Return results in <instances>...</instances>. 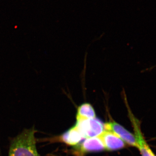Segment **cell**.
I'll return each mask as SVG.
<instances>
[{
    "mask_svg": "<svg viewBox=\"0 0 156 156\" xmlns=\"http://www.w3.org/2000/svg\"><path fill=\"white\" fill-rule=\"evenodd\" d=\"M37 131L33 126L25 129L19 135L11 139L9 156H41L36 147L35 134Z\"/></svg>",
    "mask_w": 156,
    "mask_h": 156,
    "instance_id": "obj_1",
    "label": "cell"
},
{
    "mask_svg": "<svg viewBox=\"0 0 156 156\" xmlns=\"http://www.w3.org/2000/svg\"><path fill=\"white\" fill-rule=\"evenodd\" d=\"M128 110V116L134 129L137 147L141 156H156L144 138L140 128V122L132 113L127 100H125Z\"/></svg>",
    "mask_w": 156,
    "mask_h": 156,
    "instance_id": "obj_2",
    "label": "cell"
},
{
    "mask_svg": "<svg viewBox=\"0 0 156 156\" xmlns=\"http://www.w3.org/2000/svg\"><path fill=\"white\" fill-rule=\"evenodd\" d=\"M75 126L84 138L100 136L105 131L104 124L96 117L89 119L76 121Z\"/></svg>",
    "mask_w": 156,
    "mask_h": 156,
    "instance_id": "obj_3",
    "label": "cell"
},
{
    "mask_svg": "<svg viewBox=\"0 0 156 156\" xmlns=\"http://www.w3.org/2000/svg\"><path fill=\"white\" fill-rule=\"evenodd\" d=\"M104 128L105 130L111 131L128 145L134 147H137L136 138L134 134L115 121H110L105 123Z\"/></svg>",
    "mask_w": 156,
    "mask_h": 156,
    "instance_id": "obj_4",
    "label": "cell"
},
{
    "mask_svg": "<svg viewBox=\"0 0 156 156\" xmlns=\"http://www.w3.org/2000/svg\"><path fill=\"white\" fill-rule=\"evenodd\" d=\"M99 136L103 142L105 149L107 150H119L126 147V144L124 141L111 131L105 130Z\"/></svg>",
    "mask_w": 156,
    "mask_h": 156,
    "instance_id": "obj_5",
    "label": "cell"
},
{
    "mask_svg": "<svg viewBox=\"0 0 156 156\" xmlns=\"http://www.w3.org/2000/svg\"><path fill=\"white\" fill-rule=\"evenodd\" d=\"M84 137L75 126L66 131L58 138L62 142L69 145L76 146L81 142Z\"/></svg>",
    "mask_w": 156,
    "mask_h": 156,
    "instance_id": "obj_6",
    "label": "cell"
},
{
    "mask_svg": "<svg viewBox=\"0 0 156 156\" xmlns=\"http://www.w3.org/2000/svg\"><path fill=\"white\" fill-rule=\"evenodd\" d=\"M83 152H98L105 150L102 140L99 136L87 138L80 146Z\"/></svg>",
    "mask_w": 156,
    "mask_h": 156,
    "instance_id": "obj_7",
    "label": "cell"
},
{
    "mask_svg": "<svg viewBox=\"0 0 156 156\" xmlns=\"http://www.w3.org/2000/svg\"><path fill=\"white\" fill-rule=\"evenodd\" d=\"M95 117L96 114L95 109L90 103H83L78 107L76 115V121L89 119Z\"/></svg>",
    "mask_w": 156,
    "mask_h": 156,
    "instance_id": "obj_8",
    "label": "cell"
},
{
    "mask_svg": "<svg viewBox=\"0 0 156 156\" xmlns=\"http://www.w3.org/2000/svg\"><path fill=\"white\" fill-rule=\"evenodd\" d=\"M83 156V155H80V156Z\"/></svg>",
    "mask_w": 156,
    "mask_h": 156,
    "instance_id": "obj_9",
    "label": "cell"
}]
</instances>
